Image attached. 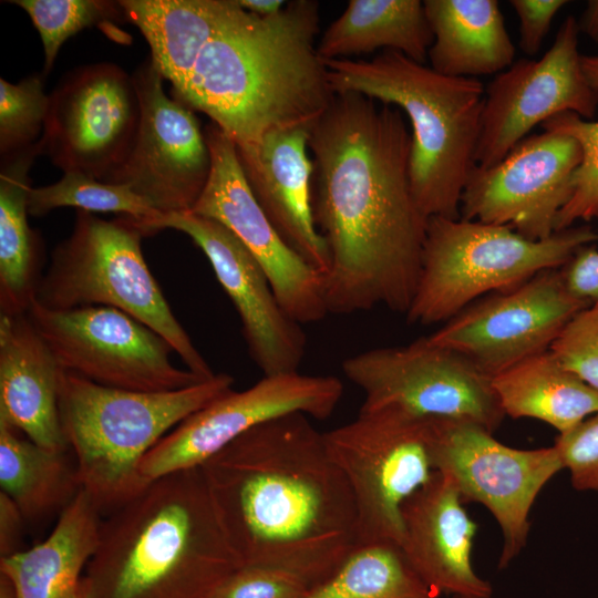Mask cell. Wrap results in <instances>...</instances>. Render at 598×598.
Segmentation results:
<instances>
[{"mask_svg": "<svg viewBox=\"0 0 598 598\" xmlns=\"http://www.w3.org/2000/svg\"><path fill=\"white\" fill-rule=\"evenodd\" d=\"M409 128L398 107L342 92L310 131L311 207L329 252V313L382 306L405 315L411 306L429 218L411 187Z\"/></svg>", "mask_w": 598, "mask_h": 598, "instance_id": "cell-1", "label": "cell"}, {"mask_svg": "<svg viewBox=\"0 0 598 598\" xmlns=\"http://www.w3.org/2000/svg\"><path fill=\"white\" fill-rule=\"evenodd\" d=\"M200 468L243 565L283 569L312 587L358 544L349 483L306 414L255 426Z\"/></svg>", "mask_w": 598, "mask_h": 598, "instance_id": "cell-2", "label": "cell"}, {"mask_svg": "<svg viewBox=\"0 0 598 598\" xmlns=\"http://www.w3.org/2000/svg\"><path fill=\"white\" fill-rule=\"evenodd\" d=\"M318 33L315 0L287 1L267 18L241 9L204 47L175 99L205 113L237 152L276 130L312 128L334 97Z\"/></svg>", "mask_w": 598, "mask_h": 598, "instance_id": "cell-3", "label": "cell"}, {"mask_svg": "<svg viewBox=\"0 0 598 598\" xmlns=\"http://www.w3.org/2000/svg\"><path fill=\"white\" fill-rule=\"evenodd\" d=\"M240 566L200 467L151 482L102 516L91 598H213Z\"/></svg>", "mask_w": 598, "mask_h": 598, "instance_id": "cell-4", "label": "cell"}, {"mask_svg": "<svg viewBox=\"0 0 598 598\" xmlns=\"http://www.w3.org/2000/svg\"><path fill=\"white\" fill-rule=\"evenodd\" d=\"M334 93L355 92L402 111L411 128L410 179L430 218H460L464 185L475 165L485 86L452 78L385 50L370 60L323 61Z\"/></svg>", "mask_w": 598, "mask_h": 598, "instance_id": "cell-5", "label": "cell"}, {"mask_svg": "<svg viewBox=\"0 0 598 598\" xmlns=\"http://www.w3.org/2000/svg\"><path fill=\"white\" fill-rule=\"evenodd\" d=\"M216 373L195 385L162 392L104 386L62 369L58 408L65 443L83 489L104 516L151 482L141 475L147 453L186 417L233 390Z\"/></svg>", "mask_w": 598, "mask_h": 598, "instance_id": "cell-6", "label": "cell"}, {"mask_svg": "<svg viewBox=\"0 0 598 598\" xmlns=\"http://www.w3.org/2000/svg\"><path fill=\"white\" fill-rule=\"evenodd\" d=\"M597 240L598 231L589 226L530 240L507 226L430 217L408 322H446L485 295L518 287L544 270L560 269L579 248Z\"/></svg>", "mask_w": 598, "mask_h": 598, "instance_id": "cell-7", "label": "cell"}, {"mask_svg": "<svg viewBox=\"0 0 598 598\" xmlns=\"http://www.w3.org/2000/svg\"><path fill=\"white\" fill-rule=\"evenodd\" d=\"M135 219L105 220L76 210L73 229L51 255L34 301L47 309H120L162 336L186 369L204 380L216 373L176 319L143 256Z\"/></svg>", "mask_w": 598, "mask_h": 598, "instance_id": "cell-8", "label": "cell"}, {"mask_svg": "<svg viewBox=\"0 0 598 598\" xmlns=\"http://www.w3.org/2000/svg\"><path fill=\"white\" fill-rule=\"evenodd\" d=\"M437 419L398 408L361 409L323 432L331 460L351 488L358 544H402V507L434 475Z\"/></svg>", "mask_w": 598, "mask_h": 598, "instance_id": "cell-9", "label": "cell"}, {"mask_svg": "<svg viewBox=\"0 0 598 598\" xmlns=\"http://www.w3.org/2000/svg\"><path fill=\"white\" fill-rule=\"evenodd\" d=\"M342 371L362 391L361 409L391 406L425 417L470 421L492 433L505 417L492 378L427 337L357 353L342 362Z\"/></svg>", "mask_w": 598, "mask_h": 598, "instance_id": "cell-10", "label": "cell"}, {"mask_svg": "<svg viewBox=\"0 0 598 598\" xmlns=\"http://www.w3.org/2000/svg\"><path fill=\"white\" fill-rule=\"evenodd\" d=\"M27 315L60 367L94 383L162 392L205 381L175 367L169 358L172 346L120 309L87 306L51 310L33 300Z\"/></svg>", "mask_w": 598, "mask_h": 598, "instance_id": "cell-11", "label": "cell"}, {"mask_svg": "<svg viewBox=\"0 0 598 598\" xmlns=\"http://www.w3.org/2000/svg\"><path fill=\"white\" fill-rule=\"evenodd\" d=\"M433 461L435 471L454 482L463 503L482 504L498 524L499 569L525 548L533 505L545 485L564 470L554 445L511 447L474 422L450 419H437Z\"/></svg>", "mask_w": 598, "mask_h": 598, "instance_id": "cell-12", "label": "cell"}, {"mask_svg": "<svg viewBox=\"0 0 598 598\" xmlns=\"http://www.w3.org/2000/svg\"><path fill=\"white\" fill-rule=\"evenodd\" d=\"M140 118L132 75L112 63L78 68L50 94L43 153L63 173L107 182L125 162Z\"/></svg>", "mask_w": 598, "mask_h": 598, "instance_id": "cell-13", "label": "cell"}, {"mask_svg": "<svg viewBox=\"0 0 598 598\" xmlns=\"http://www.w3.org/2000/svg\"><path fill=\"white\" fill-rule=\"evenodd\" d=\"M579 33L578 21L568 16L540 59H519L488 83L476 165L487 167L501 162L536 125L557 114L594 117L598 94L581 68Z\"/></svg>", "mask_w": 598, "mask_h": 598, "instance_id": "cell-14", "label": "cell"}, {"mask_svg": "<svg viewBox=\"0 0 598 598\" xmlns=\"http://www.w3.org/2000/svg\"><path fill=\"white\" fill-rule=\"evenodd\" d=\"M343 395L332 375L299 372L262 377L244 391L230 390L199 409L145 456L141 475L147 482L179 471L200 467L212 456L255 426L290 413L324 420Z\"/></svg>", "mask_w": 598, "mask_h": 598, "instance_id": "cell-15", "label": "cell"}, {"mask_svg": "<svg viewBox=\"0 0 598 598\" xmlns=\"http://www.w3.org/2000/svg\"><path fill=\"white\" fill-rule=\"evenodd\" d=\"M589 306L567 289L559 269L544 270L518 287L474 301L427 338L493 378L548 351L568 321Z\"/></svg>", "mask_w": 598, "mask_h": 598, "instance_id": "cell-16", "label": "cell"}, {"mask_svg": "<svg viewBox=\"0 0 598 598\" xmlns=\"http://www.w3.org/2000/svg\"><path fill=\"white\" fill-rule=\"evenodd\" d=\"M581 161L578 142L544 131L520 141L501 162L474 165L463 188L460 217L507 226L530 240L556 233Z\"/></svg>", "mask_w": 598, "mask_h": 598, "instance_id": "cell-17", "label": "cell"}, {"mask_svg": "<svg viewBox=\"0 0 598 598\" xmlns=\"http://www.w3.org/2000/svg\"><path fill=\"white\" fill-rule=\"evenodd\" d=\"M210 173L190 212L225 226L264 269L286 313L300 324L329 312L323 276L280 237L258 204L241 168L234 142L213 122L204 130Z\"/></svg>", "mask_w": 598, "mask_h": 598, "instance_id": "cell-18", "label": "cell"}, {"mask_svg": "<svg viewBox=\"0 0 598 598\" xmlns=\"http://www.w3.org/2000/svg\"><path fill=\"white\" fill-rule=\"evenodd\" d=\"M132 76L140 125L125 162L107 183L130 186L163 215L192 210L212 166L204 131L192 109L165 93L151 60Z\"/></svg>", "mask_w": 598, "mask_h": 598, "instance_id": "cell-19", "label": "cell"}, {"mask_svg": "<svg viewBox=\"0 0 598 598\" xmlns=\"http://www.w3.org/2000/svg\"><path fill=\"white\" fill-rule=\"evenodd\" d=\"M138 225L145 236L166 228L182 231L202 249L239 316L249 355L262 377L299 372L307 348L301 324L286 313L264 269L225 226L190 210Z\"/></svg>", "mask_w": 598, "mask_h": 598, "instance_id": "cell-20", "label": "cell"}, {"mask_svg": "<svg viewBox=\"0 0 598 598\" xmlns=\"http://www.w3.org/2000/svg\"><path fill=\"white\" fill-rule=\"evenodd\" d=\"M454 482L435 472L402 507L401 548L420 578L439 595L491 598V584L472 563L476 524Z\"/></svg>", "mask_w": 598, "mask_h": 598, "instance_id": "cell-21", "label": "cell"}, {"mask_svg": "<svg viewBox=\"0 0 598 598\" xmlns=\"http://www.w3.org/2000/svg\"><path fill=\"white\" fill-rule=\"evenodd\" d=\"M310 131L276 130L237 155L254 196L280 237L323 276L330 260L312 215Z\"/></svg>", "mask_w": 598, "mask_h": 598, "instance_id": "cell-22", "label": "cell"}, {"mask_svg": "<svg viewBox=\"0 0 598 598\" xmlns=\"http://www.w3.org/2000/svg\"><path fill=\"white\" fill-rule=\"evenodd\" d=\"M61 370L27 313L0 316V422L45 448L70 451L59 419Z\"/></svg>", "mask_w": 598, "mask_h": 598, "instance_id": "cell-23", "label": "cell"}, {"mask_svg": "<svg viewBox=\"0 0 598 598\" xmlns=\"http://www.w3.org/2000/svg\"><path fill=\"white\" fill-rule=\"evenodd\" d=\"M102 515L80 489L38 545L0 558V573L13 582L18 598H73L100 535Z\"/></svg>", "mask_w": 598, "mask_h": 598, "instance_id": "cell-24", "label": "cell"}, {"mask_svg": "<svg viewBox=\"0 0 598 598\" xmlns=\"http://www.w3.org/2000/svg\"><path fill=\"white\" fill-rule=\"evenodd\" d=\"M433 43L431 68L452 78L498 74L515 62V47L497 0H424Z\"/></svg>", "mask_w": 598, "mask_h": 598, "instance_id": "cell-25", "label": "cell"}, {"mask_svg": "<svg viewBox=\"0 0 598 598\" xmlns=\"http://www.w3.org/2000/svg\"><path fill=\"white\" fill-rule=\"evenodd\" d=\"M151 49V62L179 95L208 41L243 9L237 0H121Z\"/></svg>", "mask_w": 598, "mask_h": 598, "instance_id": "cell-26", "label": "cell"}, {"mask_svg": "<svg viewBox=\"0 0 598 598\" xmlns=\"http://www.w3.org/2000/svg\"><path fill=\"white\" fill-rule=\"evenodd\" d=\"M43 154L41 140L1 158L0 174V310L27 313L41 280V244L28 223L29 171Z\"/></svg>", "mask_w": 598, "mask_h": 598, "instance_id": "cell-27", "label": "cell"}, {"mask_svg": "<svg viewBox=\"0 0 598 598\" xmlns=\"http://www.w3.org/2000/svg\"><path fill=\"white\" fill-rule=\"evenodd\" d=\"M432 43L423 1L350 0L319 39L317 52L329 61L392 50L425 64Z\"/></svg>", "mask_w": 598, "mask_h": 598, "instance_id": "cell-28", "label": "cell"}, {"mask_svg": "<svg viewBox=\"0 0 598 598\" xmlns=\"http://www.w3.org/2000/svg\"><path fill=\"white\" fill-rule=\"evenodd\" d=\"M505 414L535 419L565 433L598 411V391L566 369L548 350L492 378Z\"/></svg>", "mask_w": 598, "mask_h": 598, "instance_id": "cell-29", "label": "cell"}, {"mask_svg": "<svg viewBox=\"0 0 598 598\" xmlns=\"http://www.w3.org/2000/svg\"><path fill=\"white\" fill-rule=\"evenodd\" d=\"M68 451L45 448L0 422V485L25 520L59 514L81 489Z\"/></svg>", "mask_w": 598, "mask_h": 598, "instance_id": "cell-30", "label": "cell"}, {"mask_svg": "<svg viewBox=\"0 0 598 598\" xmlns=\"http://www.w3.org/2000/svg\"><path fill=\"white\" fill-rule=\"evenodd\" d=\"M303 598H439L408 561L400 545L357 544Z\"/></svg>", "mask_w": 598, "mask_h": 598, "instance_id": "cell-31", "label": "cell"}, {"mask_svg": "<svg viewBox=\"0 0 598 598\" xmlns=\"http://www.w3.org/2000/svg\"><path fill=\"white\" fill-rule=\"evenodd\" d=\"M60 207H74L89 213H115L137 223L163 215L130 186L103 182L78 172H65L54 184L30 188L29 215L41 217Z\"/></svg>", "mask_w": 598, "mask_h": 598, "instance_id": "cell-32", "label": "cell"}, {"mask_svg": "<svg viewBox=\"0 0 598 598\" xmlns=\"http://www.w3.org/2000/svg\"><path fill=\"white\" fill-rule=\"evenodd\" d=\"M40 34L44 49V74L53 66L61 45L85 28L126 20L118 1L16 0Z\"/></svg>", "mask_w": 598, "mask_h": 598, "instance_id": "cell-33", "label": "cell"}, {"mask_svg": "<svg viewBox=\"0 0 598 598\" xmlns=\"http://www.w3.org/2000/svg\"><path fill=\"white\" fill-rule=\"evenodd\" d=\"M540 126L544 131L574 137L581 148V161L573 177L571 196L557 217L556 231L573 227L578 220L598 221V121L564 112Z\"/></svg>", "mask_w": 598, "mask_h": 598, "instance_id": "cell-34", "label": "cell"}, {"mask_svg": "<svg viewBox=\"0 0 598 598\" xmlns=\"http://www.w3.org/2000/svg\"><path fill=\"white\" fill-rule=\"evenodd\" d=\"M50 104L41 74L18 83L0 79V154L9 157L43 136Z\"/></svg>", "mask_w": 598, "mask_h": 598, "instance_id": "cell-35", "label": "cell"}, {"mask_svg": "<svg viewBox=\"0 0 598 598\" xmlns=\"http://www.w3.org/2000/svg\"><path fill=\"white\" fill-rule=\"evenodd\" d=\"M549 351L570 372L598 391V307L577 312Z\"/></svg>", "mask_w": 598, "mask_h": 598, "instance_id": "cell-36", "label": "cell"}, {"mask_svg": "<svg viewBox=\"0 0 598 598\" xmlns=\"http://www.w3.org/2000/svg\"><path fill=\"white\" fill-rule=\"evenodd\" d=\"M301 577L276 567L243 565L213 598H303L310 588Z\"/></svg>", "mask_w": 598, "mask_h": 598, "instance_id": "cell-37", "label": "cell"}, {"mask_svg": "<svg viewBox=\"0 0 598 598\" xmlns=\"http://www.w3.org/2000/svg\"><path fill=\"white\" fill-rule=\"evenodd\" d=\"M554 446L563 467L569 472L573 487L580 492H598V411L558 434Z\"/></svg>", "mask_w": 598, "mask_h": 598, "instance_id": "cell-38", "label": "cell"}, {"mask_svg": "<svg viewBox=\"0 0 598 598\" xmlns=\"http://www.w3.org/2000/svg\"><path fill=\"white\" fill-rule=\"evenodd\" d=\"M518 21V45L527 56L536 55L549 32L553 19L568 1L565 0H509Z\"/></svg>", "mask_w": 598, "mask_h": 598, "instance_id": "cell-39", "label": "cell"}, {"mask_svg": "<svg viewBox=\"0 0 598 598\" xmlns=\"http://www.w3.org/2000/svg\"><path fill=\"white\" fill-rule=\"evenodd\" d=\"M559 271L575 297L598 307V250L594 244L579 248Z\"/></svg>", "mask_w": 598, "mask_h": 598, "instance_id": "cell-40", "label": "cell"}, {"mask_svg": "<svg viewBox=\"0 0 598 598\" xmlns=\"http://www.w3.org/2000/svg\"><path fill=\"white\" fill-rule=\"evenodd\" d=\"M24 516L18 505L6 493L0 492V558L21 550Z\"/></svg>", "mask_w": 598, "mask_h": 598, "instance_id": "cell-41", "label": "cell"}, {"mask_svg": "<svg viewBox=\"0 0 598 598\" xmlns=\"http://www.w3.org/2000/svg\"><path fill=\"white\" fill-rule=\"evenodd\" d=\"M237 2L244 10L260 18L279 13L287 3L282 0H237Z\"/></svg>", "mask_w": 598, "mask_h": 598, "instance_id": "cell-42", "label": "cell"}, {"mask_svg": "<svg viewBox=\"0 0 598 598\" xmlns=\"http://www.w3.org/2000/svg\"><path fill=\"white\" fill-rule=\"evenodd\" d=\"M579 31L598 43V0H589L578 21Z\"/></svg>", "mask_w": 598, "mask_h": 598, "instance_id": "cell-43", "label": "cell"}, {"mask_svg": "<svg viewBox=\"0 0 598 598\" xmlns=\"http://www.w3.org/2000/svg\"><path fill=\"white\" fill-rule=\"evenodd\" d=\"M581 68L589 85L598 94V55H581Z\"/></svg>", "mask_w": 598, "mask_h": 598, "instance_id": "cell-44", "label": "cell"}, {"mask_svg": "<svg viewBox=\"0 0 598 598\" xmlns=\"http://www.w3.org/2000/svg\"><path fill=\"white\" fill-rule=\"evenodd\" d=\"M0 598H18L13 582L2 573H0Z\"/></svg>", "mask_w": 598, "mask_h": 598, "instance_id": "cell-45", "label": "cell"}, {"mask_svg": "<svg viewBox=\"0 0 598 598\" xmlns=\"http://www.w3.org/2000/svg\"><path fill=\"white\" fill-rule=\"evenodd\" d=\"M73 598H91L89 587L86 585V581L84 580V577L81 579Z\"/></svg>", "mask_w": 598, "mask_h": 598, "instance_id": "cell-46", "label": "cell"}, {"mask_svg": "<svg viewBox=\"0 0 598 598\" xmlns=\"http://www.w3.org/2000/svg\"><path fill=\"white\" fill-rule=\"evenodd\" d=\"M455 598H458V597H455Z\"/></svg>", "mask_w": 598, "mask_h": 598, "instance_id": "cell-47", "label": "cell"}]
</instances>
